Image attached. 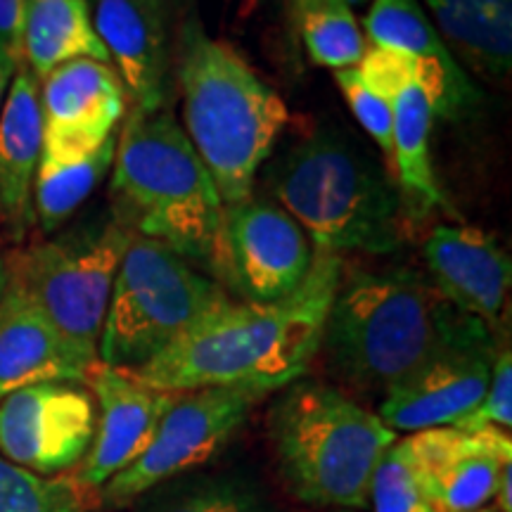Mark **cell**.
Returning a JSON list of instances; mask_svg holds the SVG:
<instances>
[{
    "mask_svg": "<svg viewBox=\"0 0 512 512\" xmlns=\"http://www.w3.org/2000/svg\"><path fill=\"white\" fill-rule=\"evenodd\" d=\"M268 441L285 489L299 503L366 510L375 467L396 432L354 396L318 380H294L268 411Z\"/></svg>",
    "mask_w": 512,
    "mask_h": 512,
    "instance_id": "obj_5",
    "label": "cell"
},
{
    "mask_svg": "<svg viewBox=\"0 0 512 512\" xmlns=\"http://www.w3.org/2000/svg\"><path fill=\"white\" fill-rule=\"evenodd\" d=\"M266 188L304 228L313 249L339 256L401 247L408 211L399 188L335 128H320L268 166Z\"/></svg>",
    "mask_w": 512,
    "mask_h": 512,
    "instance_id": "obj_4",
    "label": "cell"
},
{
    "mask_svg": "<svg viewBox=\"0 0 512 512\" xmlns=\"http://www.w3.org/2000/svg\"><path fill=\"white\" fill-rule=\"evenodd\" d=\"M335 79L344 100L349 102L351 112L356 114L358 124L366 128V133L375 140L377 147L382 150V155L392 159L394 117L389 100H384L382 95H377L373 91V88H368L361 76H358L356 69H337Z\"/></svg>",
    "mask_w": 512,
    "mask_h": 512,
    "instance_id": "obj_29",
    "label": "cell"
},
{
    "mask_svg": "<svg viewBox=\"0 0 512 512\" xmlns=\"http://www.w3.org/2000/svg\"><path fill=\"white\" fill-rule=\"evenodd\" d=\"M93 27L117 64L114 72L136 112L164 110L169 95L164 17L143 0H95Z\"/></svg>",
    "mask_w": 512,
    "mask_h": 512,
    "instance_id": "obj_18",
    "label": "cell"
},
{
    "mask_svg": "<svg viewBox=\"0 0 512 512\" xmlns=\"http://www.w3.org/2000/svg\"><path fill=\"white\" fill-rule=\"evenodd\" d=\"M228 299L211 275L174 249L131 233L112 285L98 361L124 370L143 368Z\"/></svg>",
    "mask_w": 512,
    "mask_h": 512,
    "instance_id": "obj_7",
    "label": "cell"
},
{
    "mask_svg": "<svg viewBox=\"0 0 512 512\" xmlns=\"http://www.w3.org/2000/svg\"><path fill=\"white\" fill-rule=\"evenodd\" d=\"M456 430L463 432H482V430H501L510 432L512 427V356L510 349H498L494 368H491V380L486 387L484 399L467 418L456 422Z\"/></svg>",
    "mask_w": 512,
    "mask_h": 512,
    "instance_id": "obj_30",
    "label": "cell"
},
{
    "mask_svg": "<svg viewBox=\"0 0 512 512\" xmlns=\"http://www.w3.org/2000/svg\"><path fill=\"white\" fill-rule=\"evenodd\" d=\"M439 36L467 67L501 83L512 67V0H425Z\"/></svg>",
    "mask_w": 512,
    "mask_h": 512,
    "instance_id": "obj_21",
    "label": "cell"
},
{
    "mask_svg": "<svg viewBox=\"0 0 512 512\" xmlns=\"http://www.w3.org/2000/svg\"><path fill=\"white\" fill-rule=\"evenodd\" d=\"M178 81L183 131L214 178L223 204L249 200L256 171L271 157L290 119L283 98L238 50L211 38L200 22H188L183 29Z\"/></svg>",
    "mask_w": 512,
    "mask_h": 512,
    "instance_id": "obj_3",
    "label": "cell"
},
{
    "mask_svg": "<svg viewBox=\"0 0 512 512\" xmlns=\"http://www.w3.org/2000/svg\"><path fill=\"white\" fill-rule=\"evenodd\" d=\"M83 382L98 399L100 418L91 451L81 460L74 477L86 491H100L147 451L178 392L152 389L131 370L105 366L100 361L88 368Z\"/></svg>",
    "mask_w": 512,
    "mask_h": 512,
    "instance_id": "obj_14",
    "label": "cell"
},
{
    "mask_svg": "<svg viewBox=\"0 0 512 512\" xmlns=\"http://www.w3.org/2000/svg\"><path fill=\"white\" fill-rule=\"evenodd\" d=\"M498 344L484 320L458 313L444 339L377 406L392 432L453 427L484 399Z\"/></svg>",
    "mask_w": 512,
    "mask_h": 512,
    "instance_id": "obj_10",
    "label": "cell"
},
{
    "mask_svg": "<svg viewBox=\"0 0 512 512\" xmlns=\"http://www.w3.org/2000/svg\"><path fill=\"white\" fill-rule=\"evenodd\" d=\"M392 105V162L406 211L415 216L427 214L444 204L437 176H434L430 136L434 121V105L420 79L401 83L387 95Z\"/></svg>",
    "mask_w": 512,
    "mask_h": 512,
    "instance_id": "obj_20",
    "label": "cell"
},
{
    "mask_svg": "<svg viewBox=\"0 0 512 512\" xmlns=\"http://www.w3.org/2000/svg\"><path fill=\"white\" fill-rule=\"evenodd\" d=\"M95 361L64 339L24 290L8 283L0 299V399L38 382H83Z\"/></svg>",
    "mask_w": 512,
    "mask_h": 512,
    "instance_id": "obj_17",
    "label": "cell"
},
{
    "mask_svg": "<svg viewBox=\"0 0 512 512\" xmlns=\"http://www.w3.org/2000/svg\"><path fill=\"white\" fill-rule=\"evenodd\" d=\"M332 512H351V510H332Z\"/></svg>",
    "mask_w": 512,
    "mask_h": 512,
    "instance_id": "obj_38",
    "label": "cell"
},
{
    "mask_svg": "<svg viewBox=\"0 0 512 512\" xmlns=\"http://www.w3.org/2000/svg\"><path fill=\"white\" fill-rule=\"evenodd\" d=\"M309 235L278 204L249 197L223 204L211 278L242 302H278L299 290L313 266Z\"/></svg>",
    "mask_w": 512,
    "mask_h": 512,
    "instance_id": "obj_11",
    "label": "cell"
},
{
    "mask_svg": "<svg viewBox=\"0 0 512 512\" xmlns=\"http://www.w3.org/2000/svg\"><path fill=\"white\" fill-rule=\"evenodd\" d=\"M136 512H283L256 479L242 472H197L155 486Z\"/></svg>",
    "mask_w": 512,
    "mask_h": 512,
    "instance_id": "obj_23",
    "label": "cell"
},
{
    "mask_svg": "<svg viewBox=\"0 0 512 512\" xmlns=\"http://www.w3.org/2000/svg\"><path fill=\"white\" fill-rule=\"evenodd\" d=\"M342 3H347L349 8H354V5H366L370 0H342Z\"/></svg>",
    "mask_w": 512,
    "mask_h": 512,
    "instance_id": "obj_36",
    "label": "cell"
},
{
    "mask_svg": "<svg viewBox=\"0 0 512 512\" xmlns=\"http://www.w3.org/2000/svg\"><path fill=\"white\" fill-rule=\"evenodd\" d=\"M98 425L93 394L79 382H38L0 399V456L41 477L76 470Z\"/></svg>",
    "mask_w": 512,
    "mask_h": 512,
    "instance_id": "obj_12",
    "label": "cell"
},
{
    "mask_svg": "<svg viewBox=\"0 0 512 512\" xmlns=\"http://www.w3.org/2000/svg\"><path fill=\"white\" fill-rule=\"evenodd\" d=\"M12 76H15V72H10V69L0 67V110H3V102H5V95H8Z\"/></svg>",
    "mask_w": 512,
    "mask_h": 512,
    "instance_id": "obj_33",
    "label": "cell"
},
{
    "mask_svg": "<svg viewBox=\"0 0 512 512\" xmlns=\"http://www.w3.org/2000/svg\"><path fill=\"white\" fill-rule=\"evenodd\" d=\"M406 437L425 465L434 503L441 512L491 508L503 470L512 465L510 432L434 427Z\"/></svg>",
    "mask_w": 512,
    "mask_h": 512,
    "instance_id": "obj_15",
    "label": "cell"
},
{
    "mask_svg": "<svg viewBox=\"0 0 512 512\" xmlns=\"http://www.w3.org/2000/svg\"><path fill=\"white\" fill-rule=\"evenodd\" d=\"M131 230L114 219L83 223L8 261L10 283L43 311L64 339L98 358L112 285Z\"/></svg>",
    "mask_w": 512,
    "mask_h": 512,
    "instance_id": "obj_8",
    "label": "cell"
},
{
    "mask_svg": "<svg viewBox=\"0 0 512 512\" xmlns=\"http://www.w3.org/2000/svg\"><path fill=\"white\" fill-rule=\"evenodd\" d=\"M425 259L441 297L494 328L512 283V264L501 245L482 228L439 226L427 238Z\"/></svg>",
    "mask_w": 512,
    "mask_h": 512,
    "instance_id": "obj_16",
    "label": "cell"
},
{
    "mask_svg": "<svg viewBox=\"0 0 512 512\" xmlns=\"http://www.w3.org/2000/svg\"><path fill=\"white\" fill-rule=\"evenodd\" d=\"M261 396L242 387L178 392L143 456L102 486V503L128 508L155 486L200 470L233 441Z\"/></svg>",
    "mask_w": 512,
    "mask_h": 512,
    "instance_id": "obj_9",
    "label": "cell"
},
{
    "mask_svg": "<svg viewBox=\"0 0 512 512\" xmlns=\"http://www.w3.org/2000/svg\"><path fill=\"white\" fill-rule=\"evenodd\" d=\"M43 114L41 159L67 162L100 150L126 112V93L110 64L64 62L38 88Z\"/></svg>",
    "mask_w": 512,
    "mask_h": 512,
    "instance_id": "obj_13",
    "label": "cell"
},
{
    "mask_svg": "<svg viewBox=\"0 0 512 512\" xmlns=\"http://www.w3.org/2000/svg\"><path fill=\"white\" fill-rule=\"evenodd\" d=\"M43 150L38 79L27 64L12 76L0 110V226L12 240L27 235L34 219L31 190Z\"/></svg>",
    "mask_w": 512,
    "mask_h": 512,
    "instance_id": "obj_19",
    "label": "cell"
},
{
    "mask_svg": "<svg viewBox=\"0 0 512 512\" xmlns=\"http://www.w3.org/2000/svg\"><path fill=\"white\" fill-rule=\"evenodd\" d=\"M8 283H10V273H8V261L0 256V299H3L5 290H8Z\"/></svg>",
    "mask_w": 512,
    "mask_h": 512,
    "instance_id": "obj_34",
    "label": "cell"
},
{
    "mask_svg": "<svg viewBox=\"0 0 512 512\" xmlns=\"http://www.w3.org/2000/svg\"><path fill=\"white\" fill-rule=\"evenodd\" d=\"M458 313L413 268L342 271L318 354L344 389L382 401L437 349Z\"/></svg>",
    "mask_w": 512,
    "mask_h": 512,
    "instance_id": "obj_2",
    "label": "cell"
},
{
    "mask_svg": "<svg viewBox=\"0 0 512 512\" xmlns=\"http://www.w3.org/2000/svg\"><path fill=\"white\" fill-rule=\"evenodd\" d=\"M76 477H41L0 456V512H86Z\"/></svg>",
    "mask_w": 512,
    "mask_h": 512,
    "instance_id": "obj_28",
    "label": "cell"
},
{
    "mask_svg": "<svg viewBox=\"0 0 512 512\" xmlns=\"http://www.w3.org/2000/svg\"><path fill=\"white\" fill-rule=\"evenodd\" d=\"M363 31L373 48L411 55L437 67L456 86L475 88L418 0H370L368 15L363 17Z\"/></svg>",
    "mask_w": 512,
    "mask_h": 512,
    "instance_id": "obj_24",
    "label": "cell"
},
{
    "mask_svg": "<svg viewBox=\"0 0 512 512\" xmlns=\"http://www.w3.org/2000/svg\"><path fill=\"white\" fill-rule=\"evenodd\" d=\"M147 8H152L157 12V15L166 17V8H169V0H143Z\"/></svg>",
    "mask_w": 512,
    "mask_h": 512,
    "instance_id": "obj_35",
    "label": "cell"
},
{
    "mask_svg": "<svg viewBox=\"0 0 512 512\" xmlns=\"http://www.w3.org/2000/svg\"><path fill=\"white\" fill-rule=\"evenodd\" d=\"M337 254H313L299 290L278 302H223L143 368L140 382L162 392L242 387L271 394L306 375L318 356L325 316L342 278Z\"/></svg>",
    "mask_w": 512,
    "mask_h": 512,
    "instance_id": "obj_1",
    "label": "cell"
},
{
    "mask_svg": "<svg viewBox=\"0 0 512 512\" xmlns=\"http://www.w3.org/2000/svg\"><path fill=\"white\" fill-rule=\"evenodd\" d=\"M306 53L320 67L354 69L368 43L361 24L342 0H297Z\"/></svg>",
    "mask_w": 512,
    "mask_h": 512,
    "instance_id": "obj_26",
    "label": "cell"
},
{
    "mask_svg": "<svg viewBox=\"0 0 512 512\" xmlns=\"http://www.w3.org/2000/svg\"><path fill=\"white\" fill-rule=\"evenodd\" d=\"M114 150H117V136L86 157L67 159V162H50V159L38 162L31 204L43 233H55L91 197L102 176L110 171Z\"/></svg>",
    "mask_w": 512,
    "mask_h": 512,
    "instance_id": "obj_25",
    "label": "cell"
},
{
    "mask_svg": "<svg viewBox=\"0 0 512 512\" xmlns=\"http://www.w3.org/2000/svg\"><path fill=\"white\" fill-rule=\"evenodd\" d=\"M373 512H441L434 503L430 477L411 439H396L384 451L370 484Z\"/></svg>",
    "mask_w": 512,
    "mask_h": 512,
    "instance_id": "obj_27",
    "label": "cell"
},
{
    "mask_svg": "<svg viewBox=\"0 0 512 512\" xmlns=\"http://www.w3.org/2000/svg\"><path fill=\"white\" fill-rule=\"evenodd\" d=\"M479 512H494V508H484V510H479Z\"/></svg>",
    "mask_w": 512,
    "mask_h": 512,
    "instance_id": "obj_37",
    "label": "cell"
},
{
    "mask_svg": "<svg viewBox=\"0 0 512 512\" xmlns=\"http://www.w3.org/2000/svg\"><path fill=\"white\" fill-rule=\"evenodd\" d=\"M491 508H494V512H512V465L503 470V477L501 482H498Z\"/></svg>",
    "mask_w": 512,
    "mask_h": 512,
    "instance_id": "obj_32",
    "label": "cell"
},
{
    "mask_svg": "<svg viewBox=\"0 0 512 512\" xmlns=\"http://www.w3.org/2000/svg\"><path fill=\"white\" fill-rule=\"evenodd\" d=\"M81 57L110 64L86 0H27L24 64L29 72L43 81L60 64Z\"/></svg>",
    "mask_w": 512,
    "mask_h": 512,
    "instance_id": "obj_22",
    "label": "cell"
},
{
    "mask_svg": "<svg viewBox=\"0 0 512 512\" xmlns=\"http://www.w3.org/2000/svg\"><path fill=\"white\" fill-rule=\"evenodd\" d=\"M114 219L209 271L223 200L174 114L133 110L112 162Z\"/></svg>",
    "mask_w": 512,
    "mask_h": 512,
    "instance_id": "obj_6",
    "label": "cell"
},
{
    "mask_svg": "<svg viewBox=\"0 0 512 512\" xmlns=\"http://www.w3.org/2000/svg\"><path fill=\"white\" fill-rule=\"evenodd\" d=\"M27 0H0V67L17 72L24 64Z\"/></svg>",
    "mask_w": 512,
    "mask_h": 512,
    "instance_id": "obj_31",
    "label": "cell"
}]
</instances>
